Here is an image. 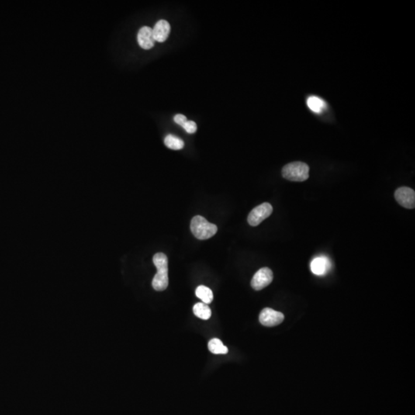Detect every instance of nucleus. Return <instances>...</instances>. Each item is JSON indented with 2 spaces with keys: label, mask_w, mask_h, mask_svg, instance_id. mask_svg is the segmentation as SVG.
Listing matches in <instances>:
<instances>
[{
  "label": "nucleus",
  "mask_w": 415,
  "mask_h": 415,
  "mask_svg": "<svg viewBox=\"0 0 415 415\" xmlns=\"http://www.w3.org/2000/svg\"><path fill=\"white\" fill-rule=\"evenodd\" d=\"M171 27L169 23L164 19L158 21L153 29V37L156 42L163 43L168 39Z\"/></svg>",
  "instance_id": "10"
},
{
  "label": "nucleus",
  "mask_w": 415,
  "mask_h": 415,
  "mask_svg": "<svg viewBox=\"0 0 415 415\" xmlns=\"http://www.w3.org/2000/svg\"><path fill=\"white\" fill-rule=\"evenodd\" d=\"M191 231L196 239L206 240L216 234L217 226L208 222L201 215H196L191 222Z\"/></svg>",
  "instance_id": "2"
},
{
  "label": "nucleus",
  "mask_w": 415,
  "mask_h": 415,
  "mask_svg": "<svg viewBox=\"0 0 415 415\" xmlns=\"http://www.w3.org/2000/svg\"><path fill=\"white\" fill-rule=\"evenodd\" d=\"M281 174L289 181H304L309 178V166L302 162L288 163L284 166Z\"/></svg>",
  "instance_id": "3"
},
{
  "label": "nucleus",
  "mask_w": 415,
  "mask_h": 415,
  "mask_svg": "<svg viewBox=\"0 0 415 415\" xmlns=\"http://www.w3.org/2000/svg\"><path fill=\"white\" fill-rule=\"evenodd\" d=\"M164 143L168 149H172V150H180V149H183L185 146L183 140H181L180 138L173 136V135L166 136L164 139Z\"/></svg>",
  "instance_id": "14"
},
{
  "label": "nucleus",
  "mask_w": 415,
  "mask_h": 415,
  "mask_svg": "<svg viewBox=\"0 0 415 415\" xmlns=\"http://www.w3.org/2000/svg\"><path fill=\"white\" fill-rule=\"evenodd\" d=\"M182 127L189 134H193L197 130L196 123L193 121H187L182 126Z\"/></svg>",
  "instance_id": "16"
},
{
  "label": "nucleus",
  "mask_w": 415,
  "mask_h": 415,
  "mask_svg": "<svg viewBox=\"0 0 415 415\" xmlns=\"http://www.w3.org/2000/svg\"><path fill=\"white\" fill-rule=\"evenodd\" d=\"M395 198L398 203L405 209H415V192L412 188L409 187L398 188L395 193Z\"/></svg>",
  "instance_id": "5"
},
{
  "label": "nucleus",
  "mask_w": 415,
  "mask_h": 415,
  "mask_svg": "<svg viewBox=\"0 0 415 415\" xmlns=\"http://www.w3.org/2000/svg\"><path fill=\"white\" fill-rule=\"evenodd\" d=\"M153 263L157 268V274L155 275L152 285L155 290L162 292L168 285V258L164 253H157L153 257Z\"/></svg>",
  "instance_id": "1"
},
{
  "label": "nucleus",
  "mask_w": 415,
  "mask_h": 415,
  "mask_svg": "<svg viewBox=\"0 0 415 415\" xmlns=\"http://www.w3.org/2000/svg\"><path fill=\"white\" fill-rule=\"evenodd\" d=\"M208 347H209V351L215 354H226L229 351L227 347L224 345L222 341L218 338L212 339L209 341Z\"/></svg>",
  "instance_id": "15"
},
{
  "label": "nucleus",
  "mask_w": 415,
  "mask_h": 415,
  "mask_svg": "<svg viewBox=\"0 0 415 415\" xmlns=\"http://www.w3.org/2000/svg\"><path fill=\"white\" fill-rule=\"evenodd\" d=\"M174 121H175V123L182 126L188 120H187V118L185 117V115H181V114H177L174 117Z\"/></svg>",
  "instance_id": "17"
},
{
  "label": "nucleus",
  "mask_w": 415,
  "mask_h": 415,
  "mask_svg": "<svg viewBox=\"0 0 415 415\" xmlns=\"http://www.w3.org/2000/svg\"><path fill=\"white\" fill-rule=\"evenodd\" d=\"M332 264L330 260L326 256H319L317 258H314L311 263V270L315 275L322 276L327 274L328 271L331 269Z\"/></svg>",
  "instance_id": "9"
},
{
  "label": "nucleus",
  "mask_w": 415,
  "mask_h": 415,
  "mask_svg": "<svg viewBox=\"0 0 415 415\" xmlns=\"http://www.w3.org/2000/svg\"><path fill=\"white\" fill-rule=\"evenodd\" d=\"M195 295L206 305H209L213 300V293H212V290L204 285H200L196 288Z\"/></svg>",
  "instance_id": "13"
},
{
  "label": "nucleus",
  "mask_w": 415,
  "mask_h": 415,
  "mask_svg": "<svg viewBox=\"0 0 415 415\" xmlns=\"http://www.w3.org/2000/svg\"><path fill=\"white\" fill-rule=\"evenodd\" d=\"M307 105L309 106V109L315 113H321L326 106V102L323 99L319 98V97L315 96V95H312V96L308 98Z\"/></svg>",
  "instance_id": "11"
},
{
  "label": "nucleus",
  "mask_w": 415,
  "mask_h": 415,
  "mask_svg": "<svg viewBox=\"0 0 415 415\" xmlns=\"http://www.w3.org/2000/svg\"><path fill=\"white\" fill-rule=\"evenodd\" d=\"M193 312L195 316L202 319V320H208L210 319L212 315V311L209 305L205 303H197L194 305Z\"/></svg>",
  "instance_id": "12"
},
{
  "label": "nucleus",
  "mask_w": 415,
  "mask_h": 415,
  "mask_svg": "<svg viewBox=\"0 0 415 415\" xmlns=\"http://www.w3.org/2000/svg\"><path fill=\"white\" fill-rule=\"evenodd\" d=\"M285 319V316L281 312H277L270 308H265L261 311L259 315V322L262 326L266 327H274L278 326Z\"/></svg>",
  "instance_id": "6"
},
{
  "label": "nucleus",
  "mask_w": 415,
  "mask_h": 415,
  "mask_svg": "<svg viewBox=\"0 0 415 415\" xmlns=\"http://www.w3.org/2000/svg\"><path fill=\"white\" fill-rule=\"evenodd\" d=\"M272 280V271L268 268H262L254 274L251 279V285L256 291H260L269 285Z\"/></svg>",
  "instance_id": "7"
},
{
  "label": "nucleus",
  "mask_w": 415,
  "mask_h": 415,
  "mask_svg": "<svg viewBox=\"0 0 415 415\" xmlns=\"http://www.w3.org/2000/svg\"><path fill=\"white\" fill-rule=\"evenodd\" d=\"M273 212V208L271 204L264 202L258 206L255 207L249 213L248 217V222L251 226H257L263 222L264 219L269 217Z\"/></svg>",
  "instance_id": "4"
},
{
  "label": "nucleus",
  "mask_w": 415,
  "mask_h": 415,
  "mask_svg": "<svg viewBox=\"0 0 415 415\" xmlns=\"http://www.w3.org/2000/svg\"><path fill=\"white\" fill-rule=\"evenodd\" d=\"M138 43L143 49H150L155 46L154 37H153V29L149 26H143L139 29L137 35Z\"/></svg>",
  "instance_id": "8"
}]
</instances>
